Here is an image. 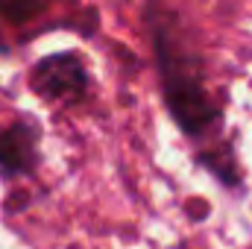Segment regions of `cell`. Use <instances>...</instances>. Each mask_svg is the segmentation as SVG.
I'll return each instance as SVG.
<instances>
[{
	"label": "cell",
	"instance_id": "cell-1",
	"mask_svg": "<svg viewBox=\"0 0 252 249\" xmlns=\"http://www.w3.org/2000/svg\"><path fill=\"white\" fill-rule=\"evenodd\" d=\"M147 24H150V38L158 62V76H161V97L173 124L188 138L205 147L223 141L217 138L223 126V109L217 106V100L205 85L202 59L188 41V35L182 32L176 15H170L167 9L150 6Z\"/></svg>",
	"mask_w": 252,
	"mask_h": 249
},
{
	"label": "cell",
	"instance_id": "cell-2",
	"mask_svg": "<svg viewBox=\"0 0 252 249\" xmlns=\"http://www.w3.org/2000/svg\"><path fill=\"white\" fill-rule=\"evenodd\" d=\"M30 88L41 100L70 106L88 94V70L76 53H53L32 67Z\"/></svg>",
	"mask_w": 252,
	"mask_h": 249
},
{
	"label": "cell",
	"instance_id": "cell-4",
	"mask_svg": "<svg viewBox=\"0 0 252 249\" xmlns=\"http://www.w3.org/2000/svg\"><path fill=\"white\" fill-rule=\"evenodd\" d=\"M196 161H199L214 179H220L229 190H232V187H241V167H238V158H235V147H232L229 141L208 144L205 150L196 153Z\"/></svg>",
	"mask_w": 252,
	"mask_h": 249
},
{
	"label": "cell",
	"instance_id": "cell-5",
	"mask_svg": "<svg viewBox=\"0 0 252 249\" xmlns=\"http://www.w3.org/2000/svg\"><path fill=\"white\" fill-rule=\"evenodd\" d=\"M50 0H0V15L15 21V24H24L30 18H35Z\"/></svg>",
	"mask_w": 252,
	"mask_h": 249
},
{
	"label": "cell",
	"instance_id": "cell-3",
	"mask_svg": "<svg viewBox=\"0 0 252 249\" xmlns=\"http://www.w3.org/2000/svg\"><path fill=\"white\" fill-rule=\"evenodd\" d=\"M38 164V129L30 121H15L0 129V176H30Z\"/></svg>",
	"mask_w": 252,
	"mask_h": 249
}]
</instances>
